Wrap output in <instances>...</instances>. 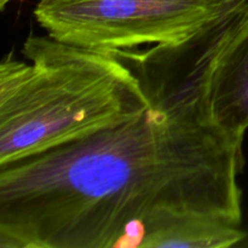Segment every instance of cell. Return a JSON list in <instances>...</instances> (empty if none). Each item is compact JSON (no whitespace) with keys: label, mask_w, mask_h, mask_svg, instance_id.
Returning a JSON list of instances; mask_svg holds the SVG:
<instances>
[{"label":"cell","mask_w":248,"mask_h":248,"mask_svg":"<svg viewBox=\"0 0 248 248\" xmlns=\"http://www.w3.org/2000/svg\"><path fill=\"white\" fill-rule=\"evenodd\" d=\"M207 99L216 123L244 142L248 130V24L218 57L208 80Z\"/></svg>","instance_id":"277c9868"},{"label":"cell","mask_w":248,"mask_h":248,"mask_svg":"<svg viewBox=\"0 0 248 248\" xmlns=\"http://www.w3.org/2000/svg\"><path fill=\"white\" fill-rule=\"evenodd\" d=\"M241 22L220 15L184 40L116 50L149 99L133 118L0 166L1 248H144L169 223L241 225L242 140L215 121L207 86Z\"/></svg>","instance_id":"6da1fadb"},{"label":"cell","mask_w":248,"mask_h":248,"mask_svg":"<svg viewBox=\"0 0 248 248\" xmlns=\"http://www.w3.org/2000/svg\"><path fill=\"white\" fill-rule=\"evenodd\" d=\"M27 61L0 63V166L89 137L149 106L140 78L108 51L28 36Z\"/></svg>","instance_id":"7a4b0ae2"},{"label":"cell","mask_w":248,"mask_h":248,"mask_svg":"<svg viewBox=\"0 0 248 248\" xmlns=\"http://www.w3.org/2000/svg\"><path fill=\"white\" fill-rule=\"evenodd\" d=\"M245 237L246 232L239 225L212 219H182L152 232L144 248H228Z\"/></svg>","instance_id":"5b68a950"},{"label":"cell","mask_w":248,"mask_h":248,"mask_svg":"<svg viewBox=\"0 0 248 248\" xmlns=\"http://www.w3.org/2000/svg\"><path fill=\"white\" fill-rule=\"evenodd\" d=\"M14 1H17V0H0V7H1V10H4L5 7H6L7 4H10V2H14Z\"/></svg>","instance_id":"8992f818"},{"label":"cell","mask_w":248,"mask_h":248,"mask_svg":"<svg viewBox=\"0 0 248 248\" xmlns=\"http://www.w3.org/2000/svg\"><path fill=\"white\" fill-rule=\"evenodd\" d=\"M242 0H40L46 34L101 51L184 40Z\"/></svg>","instance_id":"3957f363"}]
</instances>
